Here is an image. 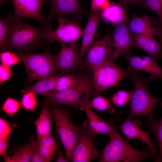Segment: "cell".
<instances>
[{"instance_id": "41", "label": "cell", "mask_w": 162, "mask_h": 162, "mask_svg": "<svg viewBox=\"0 0 162 162\" xmlns=\"http://www.w3.org/2000/svg\"><path fill=\"white\" fill-rule=\"evenodd\" d=\"M131 4H136L141 3L142 0H121Z\"/></svg>"}, {"instance_id": "13", "label": "cell", "mask_w": 162, "mask_h": 162, "mask_svg": "<svg viewBox=\"0 0 162 162\" xmlns=\"http://www.w3.org/2000/svg\"><path fill=\"white\" fill-rule=\"evenodd\" d=\"M52 8L50 13L46 17V21L43 25L48 31L52 30V21L56 15L67 16L72 15L78 17L86 14L81 5V0H50Z\"/></svg>"}, {"instance_id": "26", "label": "cell", "mask_w": 162, "mask_h": 162, "mask_svg": "<svg viewBox=\"0 0 162 162\" xmlns=\"http://www.w3.org/2000/svg\"><path fill=\"white\" fill-rule=\"evenodd\" d=\"M16 18L14 13L9 14L6 18H0V50L3 51L13 25Z\"/></svg>"}, {"instance_id": "37", "label": "cell", "mask_w": 162, "mask_h": 162, "mask_svg": "<svg viewBox=\"0 0 162 162\" xmlns=\"http://www.w3.org/2000/svg\"><path fill=\"white\" fill-rule=\"evenodd\" d=\"M12 71L9 66L2 64L0 65V83L2 84L11 76Z\"/></svg>"}, {"instance_id": "23", "label": "cell", "mask_w": 162, "mask_h": 162, "mask_svg": "<svg viewBox=\"0 0 162 162\" xmlns=\"http://www.w3.org/2000/svg\"><path fill=\"white\" fill-rule=\"evenodd\" d=\"M65 73L61 72L58 74L48 76L42 79L34 84L26 87L22 91L23 94L27 92H32L35 94H40L52 91L54 88L60 76Z\"/></svg>"}, {"instance_id": "36", "label": "cell", "mask_w": 162, "mask_h": 162, "mask_svg": "<svg viewBox=\"0 0 162 162\" xmlns=\"http://www.w3.org/2000/svg\"><path fill=\"white\" fill-rule=\"evenodd\" d=\"M30 148L32 153L31 162H44L39 151L36 140H31Z\"/></svg>"}, {"instance_id": "28", "label": "cell", "mask_w": 162, "mask_h": 162, "mask_svg": "<svg viewBox=\"0 0 162 162\" xmlns=\"http://www.w3.org/2000/svg\"><path fill=\"white\" fill-rule=\"evenodd\" d=\"M31 141L27 144L16 148L15 153L11 157H8L6 162H31L32 153L30 148Z\"/></svg>"}, {"instance_id": "7", "label": "cell", "mask_w": 162, "mask_h": 162, "mask_svg": "<svg viewBox=\"0 0 162 162\" xmlns=\"http://www.w3.org/2000/svg\"><path fill=\"white\" fill-rule=\"evenodd\" d=\"M92 82L95 95L111 87L118 86L125 77L130 78L127 70L123 69L116 62L107 60L92 71Z\"/></svg>"}, {"instance_id": "16", "label": "cell", "mask_w": 162, "mask_h": 162, "mask_svg": "<svg viewBox=\"0 0 162 162\" xmlns=\"http://www.w3.org/2000/svg\"><path fill=\"white\" fill-rule=\"evenodd\" d=\"M128 61L129 67L136 70H140L150 74L155 78L162 81V68L157 62L154 58L148 55L141 58L130 54V52L123 56Z\"/></svg>"}, {"instance_id": "17", "label": "cell", "mask_w": 162, "mask_h": 162, "mask_svg": "<svg viewBox=\"0 0 162 162\" xmlns=\"http://www.w3.org/2000/svg\"><path fill=\"white\" fill-rule=\"evenodd\" d=\"M145 14L141 17H136L129 22L130 33L147 34L158 37L162 45V32L158 28L153 26L156 23Z\"/></svg>"}, {"instance_id": "4", "label": "cell", "mask_w": 162, "mask_h": 162, "mask_svg": "<svg viewBox=\"0 0 162 162\" xmlns=\"http://www.w3.org/2000/svg\"><path fill=\"white\" fill-rule=\"evenodd\" d=\"M53 106L66 105L75 110H85L91 98L95 95L92 79L86 75H81L78 82L68 89L58 92H47L41 94Z\"/></svg>"}, {"instance_id": "14", "label": "cell", "mask_w": 162, "mask_h": 162, "mask_svg": "<svg viewBox=\"0 0 162 162\" xmlns=\"http://www.w3.org/2000/svg\"><path fill=\"white\" fill-rule=\"evenodd\" d=\"M111 34L109 32L104 38L94 40L87 50L84 63L92 71L108 60V44Z\"/></svg>"}, {"instance_id": "39", "label": "cell", "mask_w": 162, "mask_h": 162, "mask_svg": "<svg viewBox=\"0 0 162 162\" xmlns=\"http://www.w3.org/2000/svg\"><path fill=\"white\" fill-rule=\"evenodd\" d=\"M10 135L0 138V156L3 157L5 162L8 157L6 150Z\"/></svg>"}, {"instance_id": "29", "label": "cell", "mask_w": 162, "mask_h": 162, "mask_svg": "<svg viewBox=\"0 0 162 162\" xmlns=\"http://www.w3.org/2000/svg\"><path fill=\"white\" fill-rule=\"evenodd\" d=\"M86 105L91 108H92L99 111H107L112 113L114 111L110 101L100 96L97 95L93 99L90 100Z\"/></svg>"}, {"instance_id": "25", "label": "cell", "mask_w": 162, "mask_h": 162, "mask_svg": "<svg viewBox=\"0 0 162 162\" xmlns=\"http://www.w3.org/2000/svg\"><path fill=\"white\" fill-rule=\"evenodd\" d=\"M162 107V102L159 103ZM146 126L154 134L157 140L160 153L155 158V162H162V118L157 120L154 117L149 118L146 122Z\"/></svg>"}, {"instance_id": "34", "label": "cell", "mask_w": 162, "mask_h": 162, "mask_svg": "<svg viewBox=\"0 0 162 162\" xmlns=\"http://www.w3.org/2000/svg\"><path fill=\"white\" fill-rule=\"evenodd\" d=\"M0 59L2 64L10 66L16 65L20 61L17 54L10 50H5L1 52Z\"/></svg>"}, {"instance_id": "30", "label": "cell", "mask_w": 162, "mask_h": 162, "mask_svg": "<svg viewBox=\"0 0 162 162\" xmlns=\"http://www.w3.org/2000/svg\"><path fill=\"white\" fill-rule=\"evenodd\" d=\"M144 8L154 11L159 20L158 27L162 32V0H142L141 2Z\"/></svg>"}, {"instance_id": "11", "label": "cell", "mask_w": 162, "mask_h": 162, "mask_svg": "<svg viewBox=\"0 0 162 162\" xmlns=\"http://www.w3.org/2000/svg\"><path fill=\"white\" fill-rule=\"evenodd\" d=\"M61 50L56 56V62L58 71L65 73L83 66L80 58V48L76 43L66 45L61 44Z\"/></svg>"}, {"instance_id": "18", "label": "cell", "mask_w": 162, "mask_h": 162, "mask_svg": "<svg viewBox=\"0 0 162 162\" xmlns=\"http://www.w3.org/2000/svg\"><path fill=\"white\" fill-rule=\"evenodd\" d=\"M100 17V11H92L84 30L80 55L83 62L87 50L94 40V37Z\"/></svg>"}, {"instance_id": "27", "label": "cell", "mask_w": 162, "mask_h": 162, "mask_svg": "<svg viewBox=\"0 0 162 162\" xmlns=\"http://www.w3.org/2000/svg\"><path fill=\"white\" fill-rule=\"evenodd\" d=\"M81 75L70 73L60 77L52 92H58L70 88L79 80Z\"/></svg>"}, {"instance_id": "19", "label": "cell", "mask_w": 162, "mask_h": 162, "mask_svg": "<svg viewBox=\"0 0 162 162\" xmlns=\"http://www.w3.org/2000/svg\"><path fill=\"white\" fill-rule=\"evenodd\" d=\"M131 36L136 46L154 58H162V45L153 36L145 34H135Z\"/></svg>"}, {"instance_id": "5", "label": "cell", "mask_w": 162, "mask_h": 162, "mask_svg": "<svg viewBox=\"0 0 162 162\" xmlns=\"http://www.w3.org/2000/svg\"><path fill=\"white\" fill-rule=\"evenodd\" d=\"M16 53L24 65L28 81L39 80L56 74L58 70L56 66V56L48 50L38 53H26L22 51Z\"/></svg>"}, {"instance_id": "24", "label": "cell", "mask_w": 162, "mask_h": 162, "mask_svg": "<svg viewBox=\"0 0 162 162\" xmlns=\"http://www.w3.org/2000/svg\"><path fill=\"white\" fill-rule=\"evenodd\" d=\"M36 140L39 151L44 162H50L58 150V145L54 137L50 135Z\"/></svg>"}, {"instance_id": "35", "label": "cell", "mask_w": 162, "mask_h": 162, "mask_svg": "<svg viewBox=\"0 0 162 162\" xmlns=\"http://www.w3.org/2000/svg\"><path fill=\"white\" fill-rule=\"evenodd\" d=\"M110 0H92V11H100L108 7L111 4Z\"/></svg>"}, {"instance_id": "38", "label": "cell", "mask_w": 162, "mask_h": 162, "mask_svg": "<svg viewBox=\"0 0 162 162\" xmlns=\"http://www.w3.org/2000/svg\"><path fill=\"white\" fill-rule=\"evenodd\" d=\"M12 129L4 119L0 118V138H3L11 134Z\"/></svg>"}, {"instance_id": "20", "label": "cell", "mask_w": 162, "mask_h": 162, "mask_svg": "<svg viewBox=\"0 0 162 162\" xmlns=\"http://www.w3.org/2000/svg\"><path fill=\"white\" fill-rule=\"evenodd\" d=\"M127 3L121 0L118 3H111L108 7L100 11V16L113 25L129 22L124 7Z\"/></svg>"}, {"instance_id": "10", "label": "cell", "mask_w": 162, "mask_h": 162, "mask_svg": "<svg viewBox=\"0 0 162 162\" xmlns=\"http://www.w3.org/2000/svg\"><path fill=\"white\" fill-rule=\"evenodd\" d=\"M58 25L57 28L46 31L44 36L49 43L57 41L61 44H74L82 36L84 30L82 29L74 21H70L58 15L56 19Z\"/></svg>"}, {"instance_id": "12", "label": "cell", "mask_w": 162, "mask_h": 162, "mask_svg": "<svg viewBox=\"0 0 162 162\" xmlns=\"http://www.w3.org/2000/svg\"><path fill=\"white\" fill-rule=\"evenodd\" d=\"M14 9V15L18 19L22 17L33 19L42 25L46 21V17L41 14L43 5L49 0H11Z\"/></svg>"}, {"instance_id": "40", "label": "cell", "mask_w": 162, "mask_h": 162, "mask_svg": "<svg viewBox=\"0 0 162 162\" xmlns=\"http://www.w3.org/2000/svg\"><path fill=\"white\" fill-rule=\"evenodd\" d=\"M58 156L56 162H68V159L66 156H64L62 153L60 148L59 144H58Z\"/></svg>"}, {"instance_id": "3", "label": "cell", "mask_w": 162, "mask_h": 162, "mask_svg": "<svg viewBox=\"0 0 162 162\" xmlns=\"http://www.w3.org/2000/svg\"><path fill=\"white\" fill-rule=\"evenodd\" d=\"M110 140L102 150L100 162H140L158 155L154 153L148 147L142 150L135 148L123 138L115 128L109 135Z\"/></svg>"}, {"instance_id": "2", "label": "cell", "mask_w": 162, "mask_h": 162, "mask_svg": "<svg viewBox=\"0 0 162 162\" xmlns=\"http://www.w3.org/2000/svg\"><path fill=\"white\" fill-rule=\"evenodd\" d=\"M127 70L130 74V78L134 86L132 97L129 104V111L127 118L132 119L134 117L146 116L153 117V112L156 104L162 100L151 96L148 92V82L155 78L151 75L147 78L142 76L137 70L128 66Z\"/></svg>"}, {"instance_id": "9", "label": "cell", "mask_w": 162, "mask_h": 162, "mask_svg": "<svg viewBox=\"0 0 162 162\" xmlns=\"http://www.w3.org/2000/svg\"><path fill=\"white\" fill-rule=\"evenodd\" d=\"M126 22L117 25L109 38L108 60L116 62L119 57L129 53L136 47L132 39Z\"/></svg>"}, {"instance_id": "1", "label": "cell", "mask_w": 162, "mask_h": 162, "mask_svg": "<svg viewBox=\"0 0 162 162\" xmlns=\"http://www.w3.org/2000/svg\"><path fill=\"white\" fill-rule=\"evenodd\" d=\"M46 31L42 25L40 27H35L16 19L3 51L10 50L15 52L21 51L28 53L43 47L49 43L44 36Z\"/></svg>"}, {"instance_id": "15", "label": "cell", "mask_w": 162, "mask_h": 162, "mask_svg": "<svg viewBox=\"0 0 162 162\" xmlns=\"http://www.w3.org/2000/svg\"><path fill=\"white\" fill-rule=\"evenodd\" d=\"M131 120L126 118L122 124L117 127L126 136L127 140L128 141L133 139L140 140L146 144L154 153L158 155L156 147L151 138V132L144 131L140 128L139 126L141 124L140 120L132 121Z\"/></svg>"}, {"instance_id": "6", "label": "cell", "mask_w": 162, "mask_h": 162, "mask_svg": "<svg viewBox=\"0 0 162 162\" xmlns=\"http://www.w3.org/2000/svg\"><path fill=\"white\" fill-rule=\"evenodd\" d=\"M53 106L50 111L51 118L56 124L59 137L65 148L68 161H69L78 140L76 126L71 120L66 108Z\"/></svg>"}, {"instance_id": "32", "label": "cell", "mask_w": 162, "mask_h": 162, "mask_svg": "<svg viewBox=\"0 0 162 162\" xmlns=\"http://www.w3.org/2000/svg\"><path fill=\"white\" fill-rule=\"evenodd\" d=\"M133 93V90L130 91L119 90L114 94L110 100L115 105L122 106L131 100Z\"/></svg>"}, {"instance_id": "21", "label": "cell", "mask_w": 162, "mask_h": 162, "mask_svg": "<svg viewBox=\"0 0 162 162\" xmlns=\"http://www.w3.org/2000/svg\"><path fill=\"white\" fill-rule=\"evenodd\" d=\"M84 110L89 128L95 135L99 134H104L109 136L113 132L116 128L106 123L94 113L88 106H85Z\"/></svg>"}, {"instance_id": "22", "label": "cell", "mask_w": 162, "mask_h": 162, "mask_svg": "<svg viewBox=\"0 0 162 162\" xmlns=\"http://www.w3.org/2000/svg\"><path fill=\"white\" fill-rule=\"evenodd\" d=\"M48 103V101L45 99L40 116L34 122L36 127L37 140L51 135V116Z\"/></svg>"}, {"instance_id": "33", "label": "cell", "mask_w": 162, "mask_h": 162, "mask_svg": "<svg viewBox=\"0 0 162 162\" xmlns=\"http://www.w3.org/2000/svg\"><path fill=\"white\" fill-rule=\"evenodd\" d=\"M20 106V102L17 100L8 97L4 102L0 110L8 116H12L18 112Z\"/></svg>"}, {"instance_id": "31", "label": "cell", "mask_w": 162, "mask_h": 162, "mask_svg": "<svg viewBox=\"0 0 162 162\" xmlns=\"http://www.w3.org/2000/svg\"><path fill=\"white\" fill-rule=\"evenodd\" d=\"M22 94V96L20 102L21 106L26 110L34 111L38 104L36 94L30 92Z\"/></svg>"}, {"instance_id": "8", "label": "cell", "mask_w": 162, "mask_h": 162, "mask_svg": "<svg viewBox=\"0 0 162 162\" xmlns=\"http://www.w3.org/2000/svg\"><path fill=\"white\" fill-rule=\"evenodd\" d=\"M78 138L72 153L70 161L73 162H89L99 156L94 142L95 135L89 128L87 120L76 126Z\"/></svg>"}, {"instance_id": "42", "label": "cell", "mask_w": 162, "mask_h": 162, "mask_svg": "<svg viewBox=\"0 0 162 162\" xmlns=\"http://www.w3.org/2000/svg\"><path fill=\"white\" fill-rule=\"evenodd\" d=\"M7 2V0H0V6H3Z\"/></svg>"}]
</instances>
